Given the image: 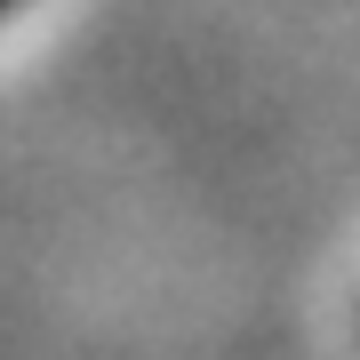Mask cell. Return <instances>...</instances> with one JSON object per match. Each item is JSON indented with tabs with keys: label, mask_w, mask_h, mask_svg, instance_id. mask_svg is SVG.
<instances>
[{
	"label": "cell",
	"mask_w": 360,
	"mask_h": 360,
	"mask_svg": "<svg viewBox=\"0 0 360 360\" xmlns=\"http://www.w3.org/2000/svg\"><path fill=\"white\" fill-rule=\"evenodd\" d=\"M0 8H8V0H0Z\"/></svg>",
	"instance_id": "cell-1"
}]
</instances>
